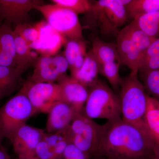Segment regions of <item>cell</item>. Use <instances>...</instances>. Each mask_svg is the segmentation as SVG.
<instances>
[{"instance_id":"f546056e","label":"cell","mask_w":159,"mask_h":159,"mask_svg":"<svg viewBox=\"0 0 159 159\" xmlns=\"http://www.w3.org/2000/svg\"><path fill=\"white\" fill-rule=\"evenodd\" d=\"M53 4L64 7L77 15L88 13L93 4L88 0H52Z\"/></svg>"},{"instance_id":"ffe728a7","label":"cell","mask_w":159,"mask_h":159,"mask_svg":"<svg viewBox=\"0 0 159 159\" xmlns=\"http://www.w3.org/2000/svg\"><path fill=\"white\" fill-rule=\"evenodd\" d=\"M13 31L16 69L24 73L29 68L34 66L39 54L32 50L14 30Z\"/></svg>"},{"instance_id":"4316f807","label":"cell","mask_w":159,"mask_h":159,"mask_svg":"<svg viewBox=\"0 0 159 159\" xmlns=\"http://www.w3.org/2000/svg\"><path fill=\"white\" fill-rule=\"evenodd\" d=\"M126 10L128 18L132 20L139 16L159 11V0H132Z\"/></svg>"},{"instance_id":"d6986e66","label":"cell","mask_w":159,"mask_h":159,"mask_svg":"<svg viewBox=\"0 0 159 159\" xmlns=\"http://www.w3.org/2000/svg\"><path fill=\"white\" fill-rule=\"evenodd\" d=\"M99 63L91 49L87 52L81 67L72 76L89 89L93 86L99 80Z\"/></svg>"},{"instance_id":"e575fe53","label":"cell","mask_w":159,"mask_h":159,"mask_svg":"<svg viewBox=\"0 0 159 159\" xmlns=\"http://www.w3.org/2000/svg\"><path fill=\"white\" fill-rule=\"evenodd\" d=\"M3 23V21L2 20V19L1 18V17H0V26Z\"/></svg>"},{"instance_id":"7402d4cb","label":"cell","mask_w":159,"mask_h":159,"mask_svg":"<svg viewBox=\"0 0 159 159\" xmlns=\"http://www.w3.org/2000/svg\"><path fill=\"white\" fill-rule=\"evenodd\" d=\"M144 122L155 144L159 147V102L150 96H147V104Z\"/></svg>"},{"instance_id":"8fae6325","label":"cell","mask_w":159,"mask_h":159,"mask_svg":"<svg viewBox=\"0 0 159 159\" xmlns=\"http://www.w3.org/2000/svg\"><path fill=\"white\" fill-rule=\"evenodd\" d=\"M45 133L43 129L25 123L15 130L8 139L18 156H35L36 147Z\"/></svg>"},{"instance_id":"e0dca14e","label":"cell","mask_w":159,"mask_h":159,"mask_svg":"<svg viewBox=\"0 0 159 159\" xmlns=\"http://www.w3.org/2000/svg\"><path fill=\"white\" fill-rule=\"evenodd\" d=\"M63 54L69 65L71 76H73L82 66L87 54L85 40L66 39Z\"/></svg>"},{"instance_id":"9c48e42d","label":"cell","mask_w":159,"mask_h":159,"mask_svg":"<svg viewBox=\"0 0 159 159\" xmlns=\"http://www.w3.org/2000/svg\"><path fill=\"white\" fill-rule=\"evenodd\" d=\"M29 80L35 83L58 82L66 75L69 65L63 52L53 56L39 55Z\"/></svg>"},{"instance_id":"3957f363","label":"cell","mask_w":159,"mask_h":159,"mask_svg":"<svg viewBox=\"0 0 159 159\" xmlns=\"http://www.w3.org/2000/svg\"><path fill=\"white\" fill-rule=\"evenodd\" d=\"M156 39L148 36L131 21L116 36L117 51L121 64L131 71H139L144 54Z\"/></svg>"},{"instance_id":"cb8c5ba5","label":"cell","mask_w":159,"mask_h":159,"mask_svg":"<svg viewBox=\"0 0 159 159\" xmlns=\"http://www.w3.org/2000/svg\"><path fill=\"white\" fill-rule=\"evenodd\" d=\"M131 22L148 36L159 38V11L139 16Z\"/></svg>"},{"instance_id":"836d02e7","label":"cell","mask_w":159,"mask_h":159,"mask_svg":"<svg viewBox=\"0 0 159 159\" xmlns=\"http://www.w3.org/2000/svg\"><path fill=\"white\" fill-rule=\"evenodd\" d=\"M153 159H159V147H155Z\"/></svg>"},{"instance_id":"5bb4252c","label":"cell","mask_w":159,"mask_h":159,"mask_svg":"<svg viewBox=\"0 0 159 159\" xmlns=\"http://www.w3.org/2000/svg\"><path fill=\"white\" fill-rule=\"evenodd\" d=\"M67 129L61 132L45 133L36 147L35 156L39 159H59L70 142Z\"/></svg>"},{"instance_id":"6da1fadb","label":"cell","mask_w":159,"mask_h":159,"mask_svg":"<svg viewBox=\"0 0 159 159\" xmlns=\"http://www.w3.org/2000/svg\"><path fill=\"white\" fill-rule=\"evenodd\" d=\"M155 147L150 134L120 117L102 125L96 156L107 159H153Z\"/></svg>"},{"instance_id":"f1b7e54d","label":"cell","mask_w":159,"mask_h":159,"mask_svg":"<svg viewBox=\"0 0 159 159\" xmlns=\"http://www.w3.org/2000/svg\"><path fill=\"white\" fill-rule=\"evenodd\" d=\"M146 94L159 102V68L141 76Z\"/></svg>"},{"instance_id":"2e32d148","label":"cell","mask_w":159,"mask_h":159,"mask_svg":"<svg viewBox=\"0 0 159 159\" xmlns=\"http://www.w3.org/2000/svg\"><path fill=\"white\" fill-rule=\"evenodd\" d=\"M0 66L16 68L14 31L6 22L0 26Z\"/></svg>"},{"instance_id":"4dcf8cb0","label":"cell","mask_w":159,"mask_h":159,"mask_svg":"<svg viewBox=\"0 0 159 159\" xmlns=\"http://www.w3.org/2000/svg\"><path fill=\"white\" fill-rule=\"evenodd\" d=\"M13 30L29 46L35 42L39 37V30L36 24L20 25L15 27Z\"/></svg>"},{"instance_id":"4fadbf2b","label":"cell","mask_w":159,"mask_h":159,"mask_svg":"<svg viewBox=\"0 0 159 159\" xmlns=\"http://www.w3.org/2000/svg\"><path fill=\"white\" fill-rule=\"evenodd\" d=\"M57 83L60 89L61 101L70 106L76 112H82L88 97L89 89L71 75H66Z\"/></svg>"},{"instance_id":"30bf717a","label":"cell","mask_w":159,"mask_h":159,"mask_svg":"<svg viewBox=\"0 0 159 159\" xmlns=\"http://www.w3.org/2000/svg\"><path fill=\"white\" fill-rule=\"evenodd\" d=\"M43 4V1L39 0H0V17L15 27L31 24L29 12Z\"/></svg>"},{"instance_id":"484cf974","label":"cell","mask_w":159,"mask_h":159,"mask_svg":"<svg viewBox=\"0 0 159 159\" xmlns=\"http://www.w3.org/2000/svg\"><path fill=\"white\" fill-rule=\"evenodd\" d=\"M88 13H90L93 16L102 35L116 37L119 30L113 25L106 15L102 7L97 2L93 4L92 9Z\"/></svg>"},{"instance_id":"d4e9b609","label":"cell","mask_w":159,"mask_h":159,"mask_svg":"<svg viewBox=\"0 0 159 159\" xmlns=\"http://www.w3.org/2000/svg\"><path fill=\"white\" fill-rule=\"evenodd\" d=\"M159 68V38H158L151 44L142 57L139 66V74L141 76Z\"/></svg>"},{"instance_id":"277c9868","label":"cell","mask_w":159,"mask_h":159,"mask_svg":"<svg viewBox=\"0 0 159 159\" xmlns=\"http://www.w3.org/2000/svg\"><path fill=\"white\" fill-rule=\"evenodd\" d=\"M82 112L91 119L107 121L121 117L119 96L99 79L89 89V96Z\"/></svg>"},{"instance_id":"44dd1931","label":"cell","mask_w":159,"mask_h":159,"mask_svg":"<svg viewBox=\"0 0 159 159\" xmlns=\"http://www.w3.org/2000/svg\"><path fill=\"white\" fill-rule=\"evenodd\" d=\"M91 49L99 65L115 61H121L116 46L113 43L106 42L99 37H96L92 41Z\"/></svg>"},{"instance_id":"ac0fdd59","label":"cell","mask_w":159,"mask_h":159,"mask_svg":"<svg viewBox=\"0 0 159 159\" xmlns=\"http://www.w3.org/2000/svg\"><path fill=\"white\" fill-rule=\"evenodd\" d=\"M23 74L16 68L0 66V99L20 90L26 81Z\"/></svg>"},{"instance_id":"8992f818","label":"cell","mask_w":159,"mask_h":159,"mask_svg":"<svg viewBox=\"0 0 159 159\" xmlns=\"http://www.w3.org/2000/svg\"><path fill=\"white\" fill-rule=\"evenodd\" d=\"M36 113L27 97L19 91L0 107V140L8 139Z\"/></svg>"},{"instance_id":"9a60e30c","label":"cell","mask_w":159,"mask_h":159,"mask_svg":"<svg viewBox=\"0 0 159 159\" xmlns=\"http://www.w3.org/2000/svg\"><path fill=\"white\" fill-rule=\"evenodd\" d=\"M77 113L65 102H56L48 113L46 124L48 133L61 132L67 129Z\"/></svg>"},{"instance_id":"d6a6232c","label":"cell","mask_w":159,"mask_h":159,"mask_svg":"<svg viewBox=\"0 0 159 159\" xmlns=\"http://www.w3.org/2000/svg\"><path fill=\"white\" fill-rule=\"evenodd\" d=\"M19 159H39L35 156L20 155Z\"/></svg>"},{"instance_id":"5b68a950","label":"cell","mask_w":159,"mask_h":159,"mask_svg":"<svg viewBox=\"0 0 159 159\" xmlns=\"http://www.w3.org/2000/svg\"><path fill=\"white\" fill-rule=\"evenodd\" d=\"M46 21L66 39L84 40L82 28L78 15L56 4H43L35 6Z\"/></svg>"},{"instance_id":"1f68e13d","label":"cell","mask_w":159,"mask_h":159,"mask_svg":"<svg viewBox=\"0 0 159 159\" xmlns=\"http://www.w3.org/2000/svg\"><path fill=\"white\" fill-rule=\"evenodd\" d=\"M91 157L70 142L59 159H90Z\"/></svg>"},{"instance_id":"83f0119b","label":"cell","mask_w":159,"mask_h":159,"mask_svg":"<svg viewBox=\"0 0 159 159\" xmlns=\"http://www.w3.org/2000/svg\"><path fill=\"white\" fill-rule=\"evenodd\" d=\"M121 64V61H115L99 65V74L108 80L114 92L119 96L122 80L119 75Z\"/></svg>"},{"instance_id":"d590c367","label":"cell","mask_w":159,"mask_h":159,"mask_svg":"<svg viewBox=\"0 0 159 159\" xmlns=\"http://www.w3.org/2000/svg\"><path fill=\"white\" fill-rule=\"evenodd\" d=\"M2 141H1V140H0V148H1V147H2Z\"/></svg>"},{"instance_id":"603a6c76","label":"cell","mask_w":159,"mask_h":159,"mask_svg":"<svg viewBox=\"0 0 159 159\" xmlns=\"http://www.w3.org/2000/svg\"><path fill=\"white\" fill-rule=\"evenodd\" d=\"M97 2L115 28L118 29L125 24L128 18L126 8L119 4L118 0H99Z\"/></svg>"},{"instance_id":"7c38bea8","label":"cell","mask_w":159,"mask_h":159,"mask_svg":"<svg viewBox=\"0 0 159 159\" xmlns=\"http://www.w3.org/2000/svg\"><path fill=\"white\" fill-rule=\"evenodd\" d=\"M39 30L37 40L29 46L39 55L53 56L58 54L66 39L53 29L48 23L42 20L36 23Z\"/></svg>"},{"instance_id":"52a82bcc","label":"cell","mask_w":159,"mask_h":159,"mask_svg":"<svg viewBox=\"0 0 159 159\" xmlns=\"http://www.w3.org/2000/svg\"><path fill=\"white\" fill-rule=\"evenodd\" d=\"M102 125L77 113L67 131L70 142L90 156H96Z\"/></svg>"},{"instance_id":"ba28073f","label":"cell","mask_w":159,"mask_h":159,"mask_svg":"<svg viewBox=\"0 0 159 159\" xmlns=\"http://www.w3.org/2000/svg\"><path fill=\"white\" fill-rule=\"evenodd\" d=\"M27 97L36 112L48 113L61 101L60 89L56 83H35L28 80L19 91Z\"/></svg>"},{"instance_id":"7a4b0ae2","label":"cell","mask_w":159,"mask_h":159,"mask_svg":"<svg viewBox=\"0 0 159 159\" xmlns=\"http://www.w3.org/2000/svg\"><path fill=\"white\" fill-rule=\"evenodd\" d=\"M138 74V71H131L122 78L119 95L121 117L125 122L150 134L144 122L148 95Z\"/></svg>"}]
</instances>
